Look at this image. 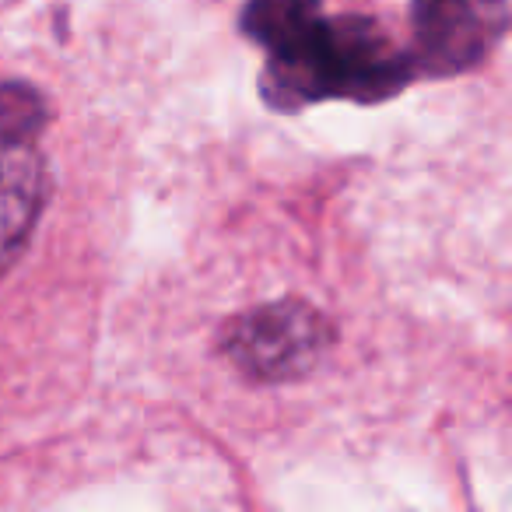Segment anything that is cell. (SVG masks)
Returning a JSON list of instances; mask_svg holds the SVG:
<instances>
[{
  "mask_svg": "<svg viewBox=\"0 0 512 512\" xmlns=\"http://www.w3.org/2000/svg\"><path fill=\"white\" fill-rule=\"evenodd\" d=\"M411 78V60L393 50L369 18H316L292 43L271 50L264 95L281 109L316 99H386Z\"/></svg>",
  "mask_w": 512,
  "mask_h": 512,
  "instance_id": "cell-1",
  "label": "cell"
},
{
  "mask_svg": "<svg viewBox=\"0 0 512 512\" xmlns=\"http://www.w3.org/2000/svg\"><path fill=\"white\" fill-rule=\"evenodd\" d=\"M327 344V323L302 302H278L235 320L225 351L242 372L260 379H285L309 369Z\"/></svg>",
  "mask_w": 512,
  "mask_h": 512,
  "instance_id": "cell-2",
  "label": "cell"
},
{
  "mask_svg": "<svg viewBox=\"0 0 512 512\" xmlns=\"http://www.w3.org/2000/svg\"><path fill=\"white\" fill-rule=\"evenodd\" d=\"M414 57L432 74H456L491 53L509 25L505 0H414Z\"/></svg>",
  "mask_w": 512,
  "mask_h": 512,
  "instance_id": "cell-3",
  "label": "cell"
},
{
  "mask_svg": "<svg viewBox=\"0 0 512 512\" xmlns=\"http://www.w3.org/2000/svg\"><path fill=\"white\" fill-rule=\"evenodd\" d=\"M46 200V165L32 137L0 134V274L18 260Z\"/></svg>",
  "mask_w": 512,
  "mask_h": 512,
  "instance_id": "cell-4",
  "label": "cell"
},
{
  "mask_svg": "<svg viewBox=\"0 0 512 512\" xmlns=\"http://www.w3.org/2000/svg\"><path fill=\"white\" fill-rule=\"evenodd\" d=\"M316 18H320V0H249L242 25L256 43L278 50L306 32Z\"/></svg>",
  "mask_w": 512,
  "mask_h": 512,
  "instance_id": "cell-5",
  "label": "cell"
},
{
  "mask_svg": "<svg viewBox=\"0 0 512 512\" xmlns=\"http://www.w3.org/2000/svg\"><path fill=\"white\" fill-rule=\"evenodd\" d=\"M43 106L39 95L25 85H4L0 88V134L11 137H36Z\"/></svg>",
  "mask_w": 512,
  "mask_h": 512,
  "instance_id": "cell-6",
  "label": "cell"
}]
</instances>
